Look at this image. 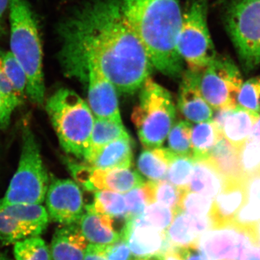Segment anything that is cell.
<instances>
[{
	"instance_id": "1",
	"label": "cell",
	"mask_w": 260,
	"mask_h": 260,
	"mask_svg": "<svg viewBox=\"0 0 260 260\" xmlns=\"http://www.w3.org/2000/svg\"><path fill=\"white\" fill-rule=\"evenodd\" d=\"M58 60L68 78L87 82L95 66L120 94L141 88L153 66L126 19L121 0H89L58 24Z\"/></svg>"
},
{
	"instance_id": "2",
	"label": "cell",
	"mask_w": 260,
	"mask_h": 260,
	"mask_svg": "<svg viewBox=\"0 0 260 260\" xmlns=\"http://www.w3.org/2000/svg\"><path fill=\"white\" fill-rule=\"evenodd\" d=\"M123 12L150 62L160 73L180 78L184 62L177 44L182 20L178 0H121Z\"/></svg>"
},
{
	"instance_id": "3",
	"label": "cell",
	"mask_w": 260,
	"mask_h": 260,
	"mask_svg": "<svg viewBox=\"0 0 260 260\" xmlns=\"http://www.w3.org/2000/svg\"><path fill=\"white\" fill-rule=\"evenodd\" d=\"M10 52L27 77L26 95L38 106L45 103L44 51L39 22L28 0H9Z\"/></svg>"
},
{
	"instance_id": "4",
	"label": "cell",
	"mask_w": 260,
	"mask_h": 260,
	"mask_svg": "<svg viewBox=\"0 0 260 260\" xmlns=\"http://www.w3.org/2000/svg\"><path fill=\"white\" fill-rule=\"evenodd\" d=\"M45 105L61 148L67 153L85 160L95 121L88 104L74 90L60 88Z\"/></svg>"
},
{
	"instance_id": "5",
	"label": "cell",
	"mask_w": 260,
	"mask_h": 260,
	"mask_svg": "<svg viewBox=\"0 0 260 260\" xmlns=\"http://www.w3.org/2000/svg\"><path fill=\"white\" fill-rule=\"evenodd\" d=\"M139 104L132 120L143 146L160 148L174 124L176 107L170 92L150 77L140 88Z\"/></svg>"
},
{
	"instance_id": "6",
	"label": "cell",
	"mask_w": 260,
	"mask_h": 260,
	"mask_svg": "<svg viewBox=\"0 0 260 260\" xmlns=\"http://www.w3.org/2000/svg\"><path fill=\"white\" fill-rule=\"evenodd\" d=\"M49 179L43 162L40 148L29 124L22 131V149L18 169L10 181L3 204H42Z\"/></svg>"
},
{
	"instance_id": "7",
	"label": "cell",
	"mask_w": 260,
	"mask_h": 260,
	"mask_svg": "<svg viewBox=\"0 0 260 260\" xmlns=\"http://www.w3.org/2000/svg\"><path fill=\"white\" fill-rule=\"evenodd\" d=\"M208 0H188L182 12L178 51L189 70L205 69L218 56L208 24Z\"/></svg>"
},
{
	"instance_id": "8",
	"label": "cell",
	"mask_w": 260,
	"mask_h": 260,
	"mask_svg": "<svg viewBox=\"0 0 260 260\" xmlns=\"http://www.w3.org/2000/svg\"><path fill=\"white\" fill-rule=\"evenodd\" d=\"M225 25L244 71L260 65V0H233Z\"/></svg>"
},
{
	"instance_id": "9",
	"label": "cell",
	"mask_w": 260,
	"mask_h": 260,
	"mask_svg": "<svg viewBox=\"0 0 260 260\" xmlns=\"http://www.w3.org/2000/svg\"><path fill=\"white\" fill-rule=\"evenodd\" d=\"M197 73L200 92L212 109H234L238 107L243 79L232 59L218 55L205 69Z\"/></svg>"
},
{
	"instance_id": "10",
	"label": "cell",
	"mask_w": 260,
	"mask_h": 260,
	"mask_svg": "<svg viewBox=\"0 0 260 260\" xmlns=\"http://www.w3.org/2000/svg\"><path fill=\"white\" fill-rule=\"evenodd\" d=\"M47 210L42 204L0 203V245L8 246L42 235L49 225Z\"/></svg>"
},
{
	"instance_id": "11",
	"label": "cell",
	"mask_w": 260,
	"mask_h": 260,
	"mask_svg": "<svg viewBox=\"0 0 260 260\" xmlns=\"http://www.w3.org/2000/svg\"><path fill=\"white\" fill-rule=\"evenodd\" d=\"M77 184L88 191L109 190L125 194L143 185V178L130 168L93 169L86 162H72L68 167Z\"/></svg>"
},
{
	"instance_id": "12",
	"label": "cell",
	"mask_w": 260,
	"mask_h": 260,
	"mask_svg": "<svg viewBox=\"0 0 260 260\" xmlns=\"http://www.w3.org/2000/svg\"><path fill=\"white\" fill-rule=\"evenodd\" d=\"M45 200L49 220L60 225L78 223L85 211L83 192L70 179L51 177Z\"/></svg>"
},
{
	"instance_id": "13",
	"label": "cell",
	"mask_w": 260,
	"mask_h": 260,
	"mask_svg": "<svg viewBox=\"0 0 260 260\" xmlns=\"http://www.w3.org/2000/svg\"><path fill=\"white\" fill-rule=\"evenodd\" d=\"M252 242L257 243L249 234L232 224L207 231L197 246L212 260H239L244 249Z\"/></svg>"
},
{
	"instance_id": "14",
	"label": "cell",
	"mask_w": 260,
	"mask_h": 260,
	"mask_svg": "<svg viewBox=\"0 0 260 260\" xmlns=\"http://www.w3.org/2000/svg\"><path fill=\"white\" fill-rule=\"evenodd\" d=\"M121 239L125 241L136 258L162 254L171 247L166 232L144 223L139 217L125 220Z\"/></svg>"
},
{
	"instance_id": "15",
	"label": "cell",
	"mask_w": 260,
	"mask_h": 260,
	"mask_svg": "<svg viewBox=\"0 0 260 260\" xmlns=\"http://www.w3.org/2000/svg\"><path fill=\"white\" fill-rule=\"evenodd\" d=\"M88 106L95 118L121 122L117 90L99 68L88 70Z\"/></svg>"
},
{
	"instance_id": "16",
	"label": "cell",
	"mask_w": 260,
	"mask_h": 260,
	"mask_svg": "<svg viewBox=\"0 0 260 260\" xmlns=\"http://www.w3.org/2000/svg\"><path fill=\"white\" fill-rule=\"evenodd\" d=\"M246 201L245 178L225 179L223 188L213 200L209 215L212 229L232 225Z\"/></svg>"
},
{
	"instance_id": "17",
	"label": "cell",
	"mask_w": 260,
	"mask_h": 260,
	"mask_svg": "<svg viewBox=\"0 0 260 260\" xmlns=\"http://www.w3.org/2000/svg\"><path fill=\"white\" fill-rule=\"evenodd\" d=\"M178 107L189 122L198 124L212 120L213 109L200 92L197 71L188 70L183 73L179 87Z\"/></svg>"
},
{
	"instance_id": "18",
	"label": "cell",
	"mask_w": 260,
	"mask_h": 260,
	"mask_svg": "<svg viewBox=\"0 0 260 260\" xmlns=\"http://www.w3.org/2000/svg\"><path fill=\"white\" fill-rule=\"evenodd\" d=\"M212 229L210 217H196L179 211L166 234L171 247H198L200 237Z\"/></svg>"
},
{
	"instance_id": "19",
	"label": "cell",
	"mask_w": 260,
	"mask_h": 260,
	"mask_svg": "<svg viewBox=\"0 0 260 260\" xmlns=\"http://www.w3.org/2000/svg\"><path fill=\"white\" fill-rule=\"evenodd\" d=\"M88 246L78 223L61 225L51 240V260H83Z\"/></svg>"
},
{
	"instance_id": "20",
	"label": "cell",
	"mask_w": 260,
	"mask_h": 260,
	"mask_svg": "<svg viewBox=\"0 0 260 260\" xmlns=\"http://www.w3.org/2000/svg\"><path fill=\"white\" fill-rule=\"evenodd\" d=\"M133 156L131 138H120L90 152L84 161L93 169H126L131 167Z\"/></svg>"
},
{
	"instance_id": "21",
	"label": "cell",
	"mask_w": 260,
	"mask_h": 260,
	"mask_svg": "<svg viewBox=\"0 0 260 260\" xmlns=\"http://www.w3.org/2000/svg\"><path fill=\"white\" fill-rule=\"evenodd\" d=\"M90 244L109 245L121 239V234L114 228V218L85 210L78 223Z\"/></svg>"
},
{
	"instance_id": "22",
	"label": "cell",
	"mask_w": 260,
	"mask_h": 260,
	"mask_svg": "<svg viewBox=\"0 0 260 260\" xmlns=\"http://www.w3.org/2000/svg\"><path fill=\"white\" fill-rule=\"evenodd\" d=\"M224 179L209 159L194 160V169L188 190L214 200L223 188Z\"/></svg>"
},
{
	"instance_id": "23",
	"label": "cell",
	"mask_w": 260,
	"mask_h": 260,
	"mask_svg": "<svg viewBox=\"0 0 260 260\" xmlns=\"http://www.w3.org/2000/svg\"><path fill=\"white\" fill-rule=\"evenodd\" d=\"M259 115L242 107L233 109L224 122L222 133L224 138L237 150L249 139L253 126Z\"/></svg>"
},
{
	"instance_id": "24",
	"label": "cell",
	"mask_w": 260,
	"mask_h": 260,
	"mask_svg": "<svg viewBox=\"0 0 260 260\" xmlns=\"http://www.w3.org/2000/svg\"><path fill=\"white\" fill-rule=\"evenodd\" d=\"M174 155L169 148L145 149L138 158V169L150 181L166 180L169 164Z\"/></svg>"
},
{
	"instance_id": "25",
	"label": "cell",
	"mask_w": 260,
	"mask_h": 260,
	"mask_svg": "<svg viewBox=\"0 0 260 260\" xmlns=\"http://www.w3.org/2000/svg\"><path fill=\"white\" fill-rule=\"evenodd\" d=\"M208 159L218 169L224 179L244 178L241 170L239 150L224 137L214 146Z\"/></svg>"
},
{
	"instance_id": "26",
	"label": "cell",
	"mask_w": 260,
	"mask_h": 260,
	"mask_svg": "<svg viewBox=\"0 0 260 260\" xmlns=\"http://www.w3.org/2000/svg\"><path fill=\"white\" fill-rule=\"evenodd\" d=\"M223 133L213 120L198 123L191 128V150L194 160L207 159Z\"/></svg>"
},
{
	"instance_id": "27",
	"label": "cell",
	"mask_w": 260,
	"mask_h": 260,
	"mask_svg": "<svg viewBox=\"0 0 260 260\" xmlns=\"http://www.w3.org/2000/svg\"><path fill=\"white\" fill-rule=\"evenodd\" d=\"M85 210L108 215L113 218L125 220L127 215L126 200L124 194L109 190L96 191L93 203L86 205Z\"/></svg>"
},
{
	"instance_id": "28",
	"label": "cell",
	"mask_w": 260,
	"mask_h": 260,
	"mask_svg": "<svg viewBox=\"0 0 260 260\" xmlns=\"http://www.w3.org/2000/svg\"><path fill=\"white\" fill-rule=\"evenodd\" d=\"M127 138H130V136L123 125L122 121L119 122L95 118L88 153L102 148L114 140Z\"/></svg>"
},
{
	"instance_id": "29",
	"label": "cell",
	"mask_w": 260,
	"mask_h": 260,
	"mask_svg": "<svg viewBox=\"0 0 260 260\" xmlns=\"http://www.w3.org/2000/svg\"><path fill=\"white\" fill-rule=\"evenodd\" d=\"M125 198L127 215L125 220L137 218L144 212L149 205L155 202L153 181L145 182L124 194Z\"/></svg>"
},
{
	"instance_id": "30",
	"label": "cell",
	"mask_w": 260,
	"mask_h": 260,
	"mask_svg": "<svg viewBox=\"0 0 260 260\" xmlns=\"http://www.w3.org/2000/svg\"><path fill=\"white\" fill-rule=\"evenodd\" d=\"M194 165L192 157L175 154L169 164L166 180L180 189L188 190Z\"/></svg>"
},
{
	"instance_id": "31",
	"label": "cell",
	"mask_w": 260,
	"mask_h": 260,
	"mask_svg": "<svg viewBox=\"0 0 260 260\" xmlns=\"http://www.w3.org/2000/svg\"><path fill=\"white\" fill-rule=\"evenodd\" d=\"M259 222L260 200L246 199L233 220L232 225L249 234L255 242H259L256 235V228Z\"/></svg>"
},
{
	"instance_id": "32",
	"label": "cell",
	"mask_w": 260,
	"mask_h": 260,
	"mask_svg": "<svg viewBox=\"0 0 260 260\" xmlns=\"http://www.w3.org/2000/svg\"><path fill=\"white\" fill-rule=\"evenodd\" d=\"M191 125L187 120H180L173 125L169 133V149L179 155L192 157Z\"/></svg>"
},
{
	"instance_id": "33",
	"label": "cell",
	"mask_w": 260,
	"mask_h": 260,
	"mask_svg": "<svg viewBox=\"0 0 260 260\" xmlns=\"http://www.w3.org/2000/svg\"><path fill=\"white\" fill-rule=\"evenodd\" d=\"M13 251L15 260H51L50 249L39 237L15 243Z\"/></svg>"
},
{
	"instance_id": "34",
	"label": "cell",
	"mask_w": 260,
	"mask_h": 260,
	"mask_svg": "<svg viewBox=\"0 0 260 260\" xmlns=\"http://www.w3.org/2000/svg\"><path fill=\"white\" fill-rule=\"evenodd\" d=\"M3 65L10 83L23 102L26 95L27 77L23 67L17 61L10 51H4L3 55Z\"/></svg>"
},
{
	"instance_id": "35",
	"label": "cell",
	"mask_w": 260,
	"mask_h": 260,
	"mask_svg": "<svg viewBox=\"0 0 260 260\" xmlns=\"http://www.w3.org/2000/svg\"><path fill=\"white\" fill-rule=\"evenodd\" d=\"M154 199L155 203L164 205L174 211H181V198L185 189H180L167 180L153 181Z\"/></svg>"
},
{
	"instance_id": "36",
	"label": "cell",
	"mask_w": 260,
	"mask_h": 260,
	"mask_svg": "<svg viewBox=\"0 0 260 260\" xmlns=\"http://www.w3.org/2000/svg\"><path fill=\"white\" fill-rule=\"evenodd\" d=\"M177 212L158 203L149 205L139 218L144 223L148 224L161 232H167Z\"/></svg>"
},
{
	"instance_id": "37",
	"label": "cell",
	"mask_w": 260,
	"mask_h": 260,
	"mask_svg": "<svg viewBox=\"0 0 260 260\" xmlns=\"http://www.w3.org/2000/svg\"><path fill=\"white\" fill-rule=\"evenodd\" d=\"M238 150L243 177L260 174V143L247 140Z\"/></svg>"
},
{
	"instance_id": "38",
	"label": "cell",
	"mask_w": 260,
	"mask_h": 260,
	"mask_svg": "<svg viewBox=\"0 0 260 260\" xmlns=\"http://www.w3.org/2000/svg\"><path fill=\"white\" fill-rule=\"evenodd\" d=\"M213 203V199L209 197L186 190L181 198L180 210L193 216L208 217Z\"/></svg>"
},
{
	"instance_id": "39",
	"label": "cell",
	"mask_w": 260,
	"mask_h": 260,
	"mask_svg": "<svg viewBox=\"0 0 260 260\" xmlns=\"http://www.w3.org/2000/svg\"><path fill=\"white\" fill-rule=\"evenodd\" d=\"M237 104L238 107L260 115V76L243 83Z\"/></svg>"
},
{
	"instance_id": "40",
	"label": "cell",
	"mask_w": 260,
	"mask_h": 260,
	"mask_svg": "<svg viewBox=\"0 0 260 260\" xmlns=\"http://www.w3.org/2000/svg\"><path fill=\"white\" fill-rule=\"evenodd\" d=\"M3 52L4 51L0 49V95L4 99L10 109L14 111L23 104V102L15 92L5 73L3 61Z\"/></svg>"
},
{
	"instance_id": "41",
	"label": "cell",
	"mask_w": 260,
	"mask_h": 260,
	"mask_svg": "<svg viewBox=\"0 0 260 260\" xmlns=\"http://www.w3.org/2000/svg\"><path fill=\"white\" fill-rule=\"evenodd\" d=\"M108 260H133V253L123 239L106 245Z\"/></svg>"
},
{
	"instance_id": "42",
	"label": "cell",
	"mask_w": 260,
	"mask_h": 260,
	"mask_svg": "<svg viewBox=\"0 0 260 260\" xmlns=\"http://www.w3.org/2000/svg\"><path fill=\"white\" fill-rule=\"evenodd\" d=\"M83 260H108L106 245L89 244Z\"/></svg>"
},
{
	"instance_id": "43",
	"label": "cell",
	"mask_w": 260,
	"mask_h": 260,
	"mask_svg": "<svg viewBox=\"0 0 260 260\" xmlns=\"http://www.w3.org/2000/svg\"><path fill=\"white\" fill-rule=\"evenodd\" d=\"M246 199L260 200V174L246 179Z\"/></svg>"
},
{
	"instance_id": "44",
	"label": "cell",
	"mask_w": 260,
	"mask_h": 260,
	"mask_svg": "<svg viewBox=\"0 0 260 260\" xmlns=\"http://www.w3.org/2000/svg\"><path fill=\"white\" fill-rule=\"evenodd\" d=\"M9 0H0V39H4L8 35V27L7 26L6 18L8 17Z\"/></svg>"
},
{
	"instance_id": "45",
	"label": "cell",
	"mask_w": 260,
	"mask_h": 260,
	"mask_svg": "<svg viewBox=\"0 0 260 260\" xmlns=\"http://www.w3.org/2000/svg\"><path fill=\"white\" fill-rule=\"evenodd\" d=\"M239 260H260V242H252L246 246Z\"/></svg>"
},
{
	"instance_id": "46",
	"label": "cell",
	"mask_w": 260,
	"mask_h": 260,
	"mask_svg": "<svg viewBox=\"0 0 260 260\" xmlns=\"http://www.w3.org/2000/svg\"><path fill=\"white\" fill-rule=\"evenodd\" d=\"M184 260H212L203 254L198 247L179 248Z\"/></svg>"
},
{
	"instance_id": "47",
	"label": "cell",
	"mask_w": 260,
	"mask_h": 260,
	"mask_svg": "<svg viewBox=\"0 0 260 260\" xmlns=\"http://www.w3.org/2000/svg\"><path fill=\"white\" fill-rule=\"evenodd\" d=\"M13 112L0 95V127H6L9 124Z\"/></svg>"
},
{
	"instance_id": "48",
	"label": "cell",
	"mask_w": 260,
	"mask_h": 260,
	"mask_svg": "<svg viewBox=\"0 0 260 260\" xmlns=\"http://www.w3.org/2000/svg\"><path fill=\"white\" fill-rule=\"evenodd\" d=\"M162 260H184L179 248L170 247L162 254Z\"/></svg>"
},
{
	"instance_id": "49",
	"label": "cell",
	"mask_w": 260,
	"mask_h": 260,
	"mask_svg": "<svg viewBox=\"0 0 260 260\" xmlns=\"http://www.w3.org/2000/svg\"><path fill=\"white\" fill-rule=\"evenodd\" d=\"M248 140L250 141L256 142V143H260V115L259 119L256 121L252 130H251V134Z\"/></svg>"
},
{
	"instance_id": "50",
	"label": "cell",
	"mask_w": 260,
	"mask_h": 260,
	"mask_svg": "<svg viewBox=\"0 0 260 260\" xmlns=\"http://www.w3.org/2000/svg\"><path fill=\"white\" fill-rule=\"evenodd\" d=\"M162 254H158V255L148 256V257L136 258L133 260H162Z\"/></svg>"
},
{
	"instance_id": "51",
	"label": "cell",
	"mask_w": 260,
	"mask_h": 260,
	"mask_svg": "<svg viewBox=\"0 0 260 260\" xmlns=\"http://www.w3.org/2000/svg\"><path fill=\"white\" fill-rule=\"evenodd\" d=\"M0 260H11L6 254L0 253Z\"/></svg>"
},
{
	"instance_id": "52",
	"label": "cell",
	"mask_w": 260,
	"mask_h": 260,
	"mask_svg": "<svg viewBox=\"0 0 260 260\" xmlns=\"http://www.w3.org/2000/svg\"><path fill=\"white\" fill-rule=\"evenodd\" d=\"M256 235H257L258 239L260 242V222L258 224L257 228H256Z\"/></svg>"
}]
</instances>
